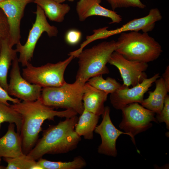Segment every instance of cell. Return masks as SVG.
I'll list each match as a JSON object with an SVG mask.
<instances>
[{"instance_id":"cell-22","label":"cell","mask_w":169,"mask_h":169,"mask_svg":"<svg viewBox=\"0 0 169 169\" xmlns=\"http://www.w3.org/2000/svg\"><path fill=\"white\" fill-rule=\"evenodd\" d=\"M37 162L41 169H81L87 165L84 159L79 156L68 162L52 161L42 158Z\"/></svg>"},{"instance_id":"cell-34","label":"cell","mask_w":169,"mask_h":169,"mask_svg":"<svg viewBox=\"0 0 169 169\" xmlns=\"http://www.w3.org/2000/svg\"><path fill=\"white\" fill-rule=\"evenodd\" d=\"M5 0H0V2H3V1H4Z\"/></svg>"},{"instance_id":"cell-18","label":"cell","mask_w":169,"mask_h":169,"mask_svg":"<svg viewBox=\"0 0 169 169\" xmlns=\"http://www.w3.org/2000/svg\"><path fill=\"white\" fill-rule=\"evenodd\" d=\"M155 82V90L149 92L148 97L144 99L141 104L145 108L159 114L163 107L165 99L169 90L166 87L162 77L157 79Z\"/></svg>"},{"instance_id":"cell-9","label":"cell","mask_w":169,"mask_h":169,"mask_svg":"<svg viewBox=\"0 0 169 169\" xmlns=\"http://www.w3.org/2000/svg\"><path fill=\"white\" fill-rule=\"evenodd\" d=\"M108 63L118 69L125 86H134L147 78L145 71L148 67L147 63L128 60L115 51Z\"/></svg>"},{"instance_id":"cell-7","label":"cell","mask_w":169,"mask_h":169,"mask_svg":"<svg viewBox=\"0 0 169 169\" xmlns=\"http://www.w3.org/2000/svg\"><path fill=\"white\" fill-rule=\"evenodd\" d=\"M121 110L122 118L119 127L131 137L135 145V136L150 128L152 125V122L158 123L155 113L138 103L126 105Z\"/></svg>"},{"instance_id":"cell-30","label":"cell","mask_w":169,"mask_h":169,"mask_svg":"<svg viewBox=\"0 0 169 169\" xmlns=\"http://www.w3.org/2000/svg\"><path fill=\"white\" fill-rule=\"evenodd\" d=\"M12 102L13 104L19 103L21 100L17 98L12 97L9 95L8 92L0 85V102L10 106V105L8 101Z\"/></svg>"},{"instance_id":"cell-28","label":"cell","mask_w":169,"mask_h":169,"mask_svg":"<svg viewBox=\"0 0 169 169\" xmlns=\"http://www.w3.org/2000/svg\"><path fill=\"white\" fill-rule=\"evenodd\" d=\"M82 37L81 32L79 30L72 28L65 33L64 40L67 44L70 45H75L80 42Z\"/></svg>"},{"instance_id":"cell-13","label":"cell","mask_w":169,"mask_h":169,"mask_svg":"<svg viewBox=\"0 0 169 169\" xmlns=\"http://www.w3.org/2000/svg\"><path fill=\"white\" fill-rule=\"evenodd\" d=\"M110 112L109 107H105L102 115V120L96 126L94 132L100 136L101 140V143L98 148V153L115 157L117 153L116 147L117 140L121 134H128L120 131L114 126L110 119Z\"/></svg>"},{"instance_id":"cell-10","label":"cell","mask_w":169,"mask_h":169,"mask_svg":"<svg viewBox=\"0 0 169 169\" xmlns=\"http://www.w3.org/2000/svg\"><path fill=\"white\" fill-rule=\"evenodd\" d=\"M19 63L17 56L12 62L8 93L23 101L36 100L40 98L42 88L29 83L21 76Z\"/></svg>"},{"instance_id":"cell-1","label":"cell","mask_w":169,"mask_h":169,"mask_svg":"<svg viewBox=\"0 0 169 169\" xmlns=\"http://www.w3.org/2000/svg\"><path fill=\"white\" fill-rule=\"evenodd\" d=\"M10 106L22 118L20 135L23 152L25 154H27L36 143L45 120H54L56 116L69 118L78 114L71 110H55L44 105L39 99L34 101H23Z\"/></svg>"},{"instance_id":"cell-32","label":"cell","mask_w":169,"mask_h":169,"mask_svg":"<svg viewBox=\"0 0 169 169\" xmlns=\"http://www.w3.org/2000/svg\"><path fill=\"white\" fill-rule=\"evenodd\" d=\"M56 2L59 3H62L66 1H68L70 2H73L74 1H75V0H54Z\"/></svg>"},{"instance_id":"cell-31","label":"cell","mask_w":169,"mask_h":169,"mask_svg":"<svg viewBox=\"0 0 169 169\" xmlns=\"http://www.w3.org/2000/svg\"><path fill=\"white\" fill-rule=\"evenodd\" d=\"M165 85L169 90V66L168 65L164 72L162 74V77Z\"/></svg>"},{"instance_id":"cell-15","label":"cell","mask_w":169,"mask_h":169,"mask_svg":"<svg viewBox=\"0 0 169 169\" xmlns=\"http://www.w3.org/2000/svg\"><path fill=\"white\" fill-rule=\"evenodd\" d=\"M101 0H79L76 7L79 20L83 22L89 17L98 16L110 19V24L121 23L122 20L121 16L114 11L101 6Z\"/></svg>"},{"instance_id":"cell-20","label":"cell","mask_w":169,"mask_h":169,"mask_svg":"<svg viewBox=\"0 0 169 169\" xmlns=\"http://www.w3.org/2000/svg\"><path fill=\"white\" fill-rule=\"evenodd\" d=\"M33 2L42 8L50 20L58 23L64 21L71 9L68 4L59 3L54 0H34Z\"/></svg>"},{"instance_id":"cell-11","label":"cell","mask_w":169,"mask_h":169,"mask_svg":"<svg viewBox=\"0 0 169 169\" xmlns=\"http://www.w3.org/2000/svg\"><path fill=\"white\" fill-rule=\"evenodd\" d=\"M162 18L161 14L158 8H152L146 16L131 20L120 28L109 30L107 29L108 27H105L95 29L94 31L95 36L97 40L106 38L126 31L139 32L141 30L143 32L148 33L154 29L156 23Z\"/></svg>"},{"instance_id":"cell-23","label":"cell","mask_w":169,"mask_h":169,"mask_svg":"<svg viewBox=\"0 0 169 169\" xmlns=\"http://www.w3.org/2000/svg\"><path fill=\"white\" fill-rule=\"evenodd\" d=\"M87 83L99 90L108 94H111L120 88L123 85L113 78L108 77L105 79L102 75H96L90 78Z\"/></svg>"},{"instance_id":"cell-16","label":"cell","mask_w":169,"mask_h":169,"mask_svg":"<svg viewBox=\"0 0 169 169\" xmlns=\"http://www.w3.org/2000/svg\"><path fill=\"white\" fill-rule=\"evenodd\" d=\"M24 153L20 134L15 131V124L9 123L6 134L0 138V156L12 158Z\"/></svg>"},{"instance_id":"cell-21","label":"cell","mask_w":169,"mask_h":169,"mask_svg":"<svg viewBox=\"0 0 169 169\" xmlns=\"http://www.w3.org/2000/svg\"><path fill=\"white\" fill-rule=\"evenodd\" d=\"M80 115L75 127L76 132L85 139H92L93 132L97 125L99 116L85 110Z\"/></svg>"},{"instance_id":"cell-14","label":"cell","mask_w":169,"mask_h":169,"mask_svg":"<svg viewBox=\"0 0 169 169\" xmlns=\"http://www.w3.org/2000/svg\"><path fill=\"white\" fill-rule=\"evenodd\" d=\"M34 0H6L0 2V8L5 14L9 27V41L13 47L20 43V25L27 5Z\"/></svg>"},{"instance_id":"cell-29","label":"cell","mask_w":169,"mask_h":169,"mask_svg":"<svg viewBox=\"0 0 169 169\" xmlns=\"http://www.w3.org/2000/svg\"><path fill=\"white\" fill-rule=\"evenodd\" d=\"M156 119L157 122H164L168 130L169 129V96L167 94L164 101L163 107L159 114H156Z\"/></svg>"},{"instance_id":"cell-24","label":"cell","mask_w":169,"mask_h":169,"mask_svg":"<svg viewBox=\"0 0 169 169\" xmlns=\"http://www.w3.org/2000/svg\"><path fill=\"white\" fill-rule=\"evenodd\" d=\"M7 163L5 169H41L37 161L23 154L12 158H3Z\"/></svg>"},{"instance_id":"cell-17","label":"cell","mask_w":169,"mask_h":169,"mask_svg":"<svg viewBox=\"0 0 169 169\" xmlns=\"http://www.w3.org/2000/svg\"><path fill=\"white\" fill-rule=\"evenodd\" d=\"M107 93L91 86L87 82L84 84L82 97L84 110L100 116L104 111V103Z\"/></svg>"},{"instance_id":"cell-33","label":"cell","mask_w":169,"mask_h":169,"mask_svg":"<svg viewBox=\"0 0 169 169\" xmlns=\"http://www.w3.org/2000/svg\"><path fill=\"white\" fill-rule=\"evenodd\" d=\"M1 157L0 156V163L1 161ZM5 167H3L0 166V169H5Z\"/></svg>"},{"instance_id":"cell-25","label":"cell","mask_w":169,"mask_h":169,"mask_svg":"<svg viewBox=\"0 0 169 169\" xmlns=\"http://www.w3.org/2000/svg\"><path fill=\"white\" fill-rule=\"evenodd\" d=\"M5 122L14 124L17 132L20 134L22 124L21 115L10 105L0 102V130L2 124Z\"/></svg>"},{"instance_id":"cell-8","label":"cell","mask_w":169,"mask_h":169,"mask_svg":"<svg viewBox=\"0 0 169 169\" xmlns=\"http://www.w3.org/2000/svg\"><path fill=\"white\" fill-rule=\"evenodd\" d=\"M35 13V21L26 43L23 45L20 43L16 44V50L20 54L18 61L23 67H25L31 60L37 42L43 33L46 32L50 37L57 36L58 33L57 28L48 22L43 10L38 5Z\"/></svg>"},{"instance_id":"cell-19","label":"cell","mask_w":169,"mask_h":169,"mask_svg":"<svg viewBox=\"0 0 169 169\" xmlns=\"http://www.w3.org/2000/svg\"><path fill=\"white\" fill-rule=\"evenodd\" d=\"M12 48L8 38L2 43L0 54V85L7 91L8 70L13 60L17 56V52L16 49Z\"/></svg>"},{"instance_id":"cell-5","label":"cell","mask_w":169,"mask_h":169,"mask_svg":"<svg viewBox=\"0 0 169 169\" xmlns=\"http://www.w3.org/2000/svg\"><path fill=\"white\" fill-rule=\"evenodd\" d=\"M84 84L75 80L60 86L42 88L39 99L48 106L71 110L80 115L84 110L82 97Z\"/></svg>"},{"instance_id":"cell-3","label":"cell","mask_w":169,"mask_h":169,"mask_svg":"<svg viewBox=\"0 0 169 169\" xmlns=\"http://www.w3.org/2000/svg\"><path fill=\"white\" fill-rule=\"evenodd\" d=\"M116 43L115 51L130 60L148 63L158 59L163 51L159 43L147 33L123 32Z\"/></svg>"},{"instance_id":"cell-12","label":"cell","mask_w":169,"mask_h":169,"mask_svg":"<svg viewBox=\"0 0 169 169\" xmlns=\"http://www.w3.org/2000/svg\"><path fill=\"white\" fill-rule=\"evenodd\" d=\"M160 77L159 73L152 77L144 79L141 83L129 88L123 85L110 94V100L112 106L116 110H121L128 104L138 103L141 104L144 100L145 94L152 84Z\"/></svg>"},{"instance_id":"cell-27","label":"cell","mask_w":169,"mask_h":169,"mask_svg":"<svg viewBox=\"0 0 169 169\" xmlns=\"http://www.w3.org/2000/svg\"><path fill=\"white\" fill-rule=\"evenodd\" d=\"M9 36V27L7 18L3 11L0 8V54L3 41Z\"/></svg>"},{"instance_id":"cell-26","label":"cell","mask_w":169,"mask_h":169,"mask_svg":"<svg viewBox=\"0 0 169 169\" xmlns=\"http://www.w3.org/2000/svg\"><path fill=\"white\" fill-rule=\"evenodd\" d=\"M110 5L113 10L117 8L136 7L144 8L146 5L140 0H106Z\"/></svg>"},{"instance_id":"cell-2","label":"cell","mask_w":169,"mask_h":169,"mask_svg":"<svg viewBox=\"0 0 169 169\" xmlns=\"http://www.w3.org/2000/svg\"><path fill=\"white\" fill-rule=\"evenodd\" d=\"M77 115L66 118L56 125H49L27 155L36 161L46 154L66 153L76 148L81 140L75 130L79 119Z\"/></svg>"},{"instance_id":"cell-4","label":"cell","mask_w":169,"mask_h":169,"mask_svg":"<svg viewBox=\"0 0 169 169\" xmlns=\"http://www.w3.org/2000/svg\"><path fill=\"white\" fill-rule=\"evenodd\" d=\"M116 47V41L113 40L83 50L77 57L79 68L75 80L85 84L92 77L108 74L106 65Z\"/></svg>"},{"instance_id":"cell-6","label":"cell","mask_w":169,"mask_h":169,"mask_svg":"<svg viewBox=\"0 0 169 169\" xmlns=\"http://www.w3.org/2000/svg\"><path fill=\"white\" fill-rule=\"evenodd\" d=\"M74 58L70 55L63 61L55 64L48 63L38 67L29 63L23 69L22 76L29 83L42 88L61 86L66 83L64 78V72Z\"/></svg>"}]
</instances>
